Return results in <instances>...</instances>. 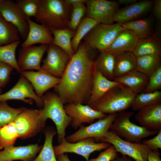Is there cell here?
<instances>
[{
	"label": "cell",
	"mask_w": 161,
	"mask_h": 161,
	"mask_svg": "<svg viewBox=\"0 0 161 161\" xmlns=\"http://www.w3.org/2000/svg\"><path fill=\"white\" fill-rule=\"evenodd\" d=\"M95 50L83 42L71 57L60 82L54 87L64 104L87 103L96 70Z\"/></svg>",
	"instance_id": "1"
},
{
	"label": "cell",
	"mask_w": 161,
	"mask_h": 161,
	"mask_svg": "<svg viewBox=\"0 0 161 161\" xmlns=\"http://www.w3.org/2000/svg\"><path fill=\"white\" fill-rule=\"evenodd\" d=\"M72 7L62 0H40L37 22L50 29L67 28Z\"/></svg>",
	"instance_id": "2"
},
{
	"label": "cell",
	"mask_w": 161,
	"mask_h": 161,
	"mask_svg": "<svg viewBox=\"0 0 161 161\" xmlns=\"http://www.w3.org/2000/svg\"><path fill=\"white\" fill-rule=\"evenodd\" d=\"M42 97L43 108L40 109L41 120L45 123L47 120L49 118L54 122L59 144L65 139L66 130L71 124V119L65 112L64 103L56 93L48 92Z\"/></svg>",
	"instance_id": "3"
},
{
	"label": "cell",
	"mask_w": 161,
	"mask_h": 161,
	"mask_svg": "<svg viewBox=\"0 0 161 161\" xmlns=\"http://www.w3.org/2000/svg\"><path fill=\"white\" fill-rule=\"evenodd\" d=\"M137 95L129 87L120 84L110 89L92 107L105 114L118 113L131 107Z\"/></svg>",
	"instance_id": "4"
},
{
	"label": "cell",
	"mask_w": 161,
	"mask_h": 161,
	"mask_svg": "<svg viewBox=\"0 0 161 161\" xmlns=\"http://www.w3.org/2000/svg\"><path fill=\"white\" fill-rule=\"evenodd\" d=\"M134 113L125 111L118 113L110 129L120 137L133 143H140L144 138L157 134L132 123L130 120Z\"/></svg>",
	"instance_id": "5"
},
{
	"label": "cell",
	"mask_w": 161,
	"mask_h": 161,
	"mask_svg": "<svg viewBox=\"0 0 161 161\" xmlns=\"http://www.w3.org/2000/svg\"><path fill=\"white\" fill-rule=\"evenodd\" d=\"M97 141L110 143L114 147L117 152L135 161H148V154L151 150L142 143H133L124 140L111 130H109Z\"/></svg>",
	"instance_id": "6"
},
{
	"label": "cell",
	"mask_w": 161,
	"mask_h": 161,
	"mask_svg": "<svg viewBox=\"0 0 161 161\" xmlns=\"http://www.w3.org/2000/svg\"><path fill=\"white\" fill-rule=\"evenodd\" d=\"M123 29L121 24L119 23H98L84 37V42L92 48L100 52L105 51Z\"/></svg>",
	"instance_id": "7"
},
{
	"label": "cell",
	"mask_w": 161,
	"mask_h": 161,
	"mask_svg": "<svg viewBox=\"0 0 161 161\" xmlns=\"http://www.w3.org/2000/svg\"><path fill=\"white\" fill-rule=\"evenodd\" d=\"M41 117L40 109L24 108L13 121L18 138L27 139L39 132L45 124L41 120Z\"/></svg>",
	"instance_id": "8"
},
{
	"label": "cell",
	"mask_w": 161,
	"mask_h": 161,
	"mask_svg": "<svg viewBox=\"0 0 161 161\" xmlns=\"http://www.w3.org/2000/svg\"><path fill=\"white\" fill-rule=\"evenodd\" d=\"M111 145L107 143H95L92 138L83 139L75 143L68 142L65 139L58 145L54 146V149L56 156L66 153H74L81 156L88 161L92 153L105 149Z\"/></svg>",
	"instance_id": "9"
},
{
	"label": "cell",
	"mask_w": 161,
	"mask_h": 161,
	"mask_svg": "<svg viewBox=\"0 0 161 161\" xmlns=\"http://www.w3.org/2000/svg\"><path fill=\"white\" fill-rule=\"evenodd\" d=\"M117 114H109L89 126H84L81 125L77 131L65 138L66 141L69 143H75L88 138L97 140L109 130Z\"/></svg>",
	"instance_id": "10"
},
{
	"label": "cell",
	"mask_w": 161,
	"mask_h": 161,
	"mask_svg": "<svg viewBox=\"0 0 161 161\" xmlns=\"http://www.w3.org/2000/svg\"><path fill=\"white\" fill-rule=\"evenodd\" d=\"M85 4L86 17L99 23L114 24V17L119 6L117 1L87 0Z\"/></svg>",
	"instance_id": "11"
},
{
	"label": "cell",
	"mask_w": 161,
	"mask_h": 161,
	"mask_svg": "<svg viewBox=\"0 0 161 161\" xmlns=\"http://www.w3.org/2000/svg\"><path fill=\"white\" fill-rule=\"evenodd\" d=\"M12 100H21L30 104H32L34 100L38 106H43L42 97L37 95L31 83L21 75L18 82L12 88L0 95V101Z\"/></svg>",
	"instance_id": "12"
},
{
	"label": "cell",
	"mask_w": 161,
	"mask_h": 161,
	"mask_svg": "<svg viewBox=\"0 0 161 161\" xmlns=\"http://www.w3.org/2000/svg\"><path fill=\"white\" fill-rule=\"evenodd\" d=\"M67 115L71 119V125L75 129L80 127L82 124H91L95 120L105 117L107 115L96 110L88 104L69 103L64 106Z\"/></svg>",
	"instance_id": "13"
},
{
	"label": "cell",
	"mask_w": 161,
	"mask_h": 161,
	"mask_svg": "<svg viewBox=\"0 0 161 161\" xmlns=\"http://www.w3.org/2000/svg\"><path fill=\"white\" fill-rule=\"evenodd\" d=\"M47 55L43 60L41 69L52 75L61 78L71 57L58 47L49 45Z\"/></svg>",
	"instance_id": "14"
},
{
	"label": "cell",
	"mask_w": 161,
	"mask_h": 161,
	"mask_svg": "<svg viewBox=\"0 0 161 161\" xmlns=\"http://www.w3.org/2000/svg\"><path fill=\"white\" fill-rule=\"evenodd\" d=\"M0 14L6 20L18 28L20 38L24 41L27 38L29 26L27 19L16 3L9 0H0Z\"/></svg>",
	"instance_id": "15"
},
{
	"label": "cell",
	"mask_w": 161,
	"mask_h": 161,
	"mask_svg": "<svg viewBox=\"0 0 161 161\" xmlns=\"http://www.w3.org/2000/svg\"><path fill=\"white\" fill-rule=\"evenodd\" d=\"M49 45L41 44L21 47L19 51L17 63L21 71L41 69V63Z\"/></svg>",
	"instance_id": "16"
},
{
	"label": "cell",
	"mask_w": 161,
	"mask_h": 161,
	"mask_svg": "<svg viewBox=\"0 0 161 161\" xmlns=\"http://www.w3.org/2000/svg\"><path fill=\"white\" fill-rule=\"evenodd\" d=\"M20 73L34 88L37 95L42 97L49 89L54 87L60 81V78L54 76L41 69L37 72L25 71Z\"/></svg>",
	"instance_id": "17"
},
{
	"label": "cell",
	"mask_w": 161,
	"mask_h": 161,
	"mask_svg": "<svg viewBox=\"0 0 161 161\" xmlns=\"http://www.w3.org/2000/svg\"><path fill=\"white\" fill-rule=\"evenodd\" d=\"M153 2L151 0H142L119 8L114 15V21L122 24L137 20L150 10Z\"/></svg>",
	"instance_id": "18"
},
{
	"label": "cell",
	"mask_w": 161,
	"mask_h": 161,
	"mask_svg": "<svg viewBox=\"0 0 161 161\" xmlns=\"http://www.w3.org/2000/svg\"><path fill=\"white\" fill-rule=\"evenodd\" d=\"M13 145L6 146L0 151V161H32L42 147L38 144L18 146Z\"/></svg>",
	"instance_id": "19"
},
{
	"label": "cell",
	"mask_w": 161,
	"mask_h": 161,
	"mask_svg": "<svg viewBox=\"0 0 161 161\" xmlns=\"http://www.w3.org/2000/svg\"><path fill=\"white\" fill-rule=\"evenodd\" d=\"M27 21L29 31L26 38L21 44V47L37 44L49 45L53 43V37L49 29L34 22L30 18H27Z\"/></svg>",
	"instance_id": "20"
},
{
	"label": "cell",
	"mask_w": 161,
	"mask_h": 161,
	"mask_svg": "<svg viewBox=\"0 0 161 161\" xmlns=\"http://www.w3.org/2000/svg\"><path fill=\"white\" fill-rule=\"evenodd\" d=\"M135 116L140 126L152 131L161 129V103L139 110Z\"/></svg>",
	"instance_id": "21"
},
{
	"label": "cell",
	"mask_w": 161,
	"mask_h": 161,
	"mask_svg": "<svg viewBox=\"0 0 161 161\" xmlns=\"http://www.w3.org/2000/svg\"><path fill=\"white\" fill-rule=\"evenodd\" d=\"M139 38L132 30L124 29L116 36L106 50L114 55L124 52H133Z\"/></svg>",
	"instance_id": "22"
},
{
	"label": "cell",
	"mask_w": 161,
	"mask_h": 161,
	"mask_svg": "<svg viewBox=\"0 0 161 161\" xmlns=\"http://www.w3.org/2000/svg\"><path fill=\"white\" fill-rule=\"evenodd\" d=\"M120 84L109 80L96 69L91 94L87 104L93 106L111 88Z\"/></svg>",
	"instance_id": "23"
},
{
	"label": "cell",
	"mask_w": 161,
	"mask_h": 161,
	"mask_svg": "<svg viewBox=\"0 0 161 161\" xmlns=\"http://www.w3.org/2000/svg\"><path fill=\"white\" fill-rule=\"evenodd\" d=\"M157 32L149 37L139 39L132 52L136 57L148 55L161 56V38Z\"/></svg>",
	"instance_id": "24"
},
{
	"label": "cell",
	"mask_w": 161,
	"mask_h": 161,
	"mask_svg": "<svg viewBox=\"0 0 161 161\" xmlns=\"http://www.w3.org/2000/svg\"><path fill=\"white\" fill-rule=\"evenodd\" d=\"M149 77L137 70L130 72L114 80L131 89L137 94L143 92L149 79Z\"/></svg>",
	"instance_id": "25"
},
{
	"label": "cell",
	"mask_w": 161,
	"mask_h": 161,
	"mask_svg": "<svg viewBox=\"0 0 161 161\" xmlns=\"http://www.w3.org/2000/svg\"><path fill=\"white\" fill-rule=\"evenodd\" d=\"M114 55V79L137 70L136 57L133 52H124Z\"/></svg>",
	"instance_id": "26"
},
{
	"label": "cell",
	"mask_w": 161,
	"mask_h": 161,
	"mask_svg": "<svg viewBox=\"0 0 161 161\" xmlns=\"http://www.w3.org/2000/svg\"><path fill=\"white\" fill-rule=\"evenodd\" d=\"M53 37L52 44L58 47L70 57L75 52L72 46V40L75 31H74L68 28L62 29H50Z\"/></svg>",
	"instance_id": "27"
},
{
	"label": "cell",
	"mask_w": 161,
	"mask_h": 161,
	"mask_svg": "<svg viewBox=\"0 0 161 161\" xmlns=\"http://www.w3.org/2000/svg\"><path fill=\"white\" fill-rule=\"evenodd\" d=\"M57 132L52 127L47 126L45 129V140L40 153L32 161H58L55 154L52 141Z\"/></svg>",
	"instance_id": "28"
},
{
	"label": "cell",
	"mask_w": 161,
	"mask_h": 161,
	"mask_svg": "<svg viewBox=\"0 0 161 161\" xmlns=\"http://www.w3.org/2000/svg\"><path fill=\"white\" fill-rule=\"evenodd\" d=\"M95 61L96 69L108 79H114V55L106 51H101Z\"/></svg>",
	"instance_id": "29"
},
{
	"label": "cell",
	"mask_w": 161,
	"mask_h": 161,
	"mask_svg": "<svg viewBox=\"0 0 161 161\" xmlns=\"http://www.w3.org/2000/svg\"><path fill=\"white\" fill-rule=\"evenodd\" d=\"M161 56L148 55L137 57V70L150 76L161 66Z\"/></svg>",
	"instance_id": "30"
},
{
	"label": "cell",
	"mask_w": 161,
	"mask_h": 161,
	"mask_svg": "<svg viewBox=\"0 0 161 161\" xmlns=\"http://www.w3.org/2000/svg\"><path fill=\"white\" fill-rule=\"evenodd\" d=\"M18 28L0 14V46L20 41Z\"/></svg>",
	"instance_id": "31"
},
{
	"label": "cell",
	"mask_w": 161,
	"mask_h": 161,
	"mask_svg": "<svg viewBox=\"0 0 161 161\" xmlns=\"http://www.w3.org/2000/svg\"><path fill=\"white\" fill-rule=\"evenodd\" d=\"M124 29L132 31L139 39L152 35V23L149 18L137 19L121 24Z\"/></svg>",
	"instance_id": "32"
},
{
	"label": "cell",
	"mask_w": 161,
	"mask_h": 161,
	"mask_svg": "<svg viewBox=\"0 0 161 161\" xmlns=\"http://www.w3.org/2000/svg\"><path fill=\"white\" fill-rule=\"evenodd\" d=\"M161 103V92L159 90L152 92H142L137 94L131 107L134 111Z\"/></svg>",
	"instance_id": "33"
},
{
	"label": "cell",
	"mask_w": 161,
	"mask_h": 161,
	"mask_svg": "<svg viewBox=\"0 0 161 161\" xmlns=\"http://www.w3.org/2000/svg\"><path fill=\"white\" fill-rule=\"evenodd\" d=\"M98 23L96 21L87 17L83 18L78 25L72 40V47L75 52L77 50L82 39Z\"/></svg>",
	"instance_id": "34"
},
{
	"label": "cell",
	"mask_w": 161,
	"mask_h": 161,
	"mask_svg": "<svg viewBox=\"0 0 161 161\" xmlns=\"http://www.w3.org/2000/svg\"><path fill=\"white\" fill-rule=\"evenodd\" d=\"M20 43L19 41L0 46V62L9 65L20 73L21 71L17 63L16 52Z\"/></svg>",
	"instance_id": "35"
},
{
	"label": "cell",
	"mask_w": 161,
	"mask_h": 161,
	"mask_svg": "<svg viewBox=\"0 0 161 161\" xmlns=\"http://www.w3.org/2000/svg\"><path fill=\"white\" fill-rule=\"evenodd\" d=\"M18 138V134L13 122L0 128V149L14 145Z\"/></svg>",
	"instance_id": "36"
},
{
	"label": "cell",
	"mask_w": 161,
	"mask_h": 161,
	"mask_svg": "<svg viewBox=\"0 0 161 161\" xmlns=\"http://www.w3.org/2000/svg\"><path fill=\"white\" fill-rule=\"evenodd\" d=\"M23 108H13L6 101H0V128L13 122Z\"/></svg>",
	"instance_id": "37"
},
{
	"label": "cell",
	"mask_w": 161,
	"mask_h": 161,
	"mask_svg": "<svg viewBox=\"0 0 161 161\" xmlns=\"http://www.w3.org/2000/svg\"><path fill=\"white\" fill-rule=\"evenodd\" d=\"M16 3L27 19L37 16L40 0H18Z\"/></svg>",
	"instance_id": "38"
},
{
	"label": "cell",
	"mask_w": 161,
	"mask_h": 161,
	"mask_svg": "<svg viewBox=\"0 0 161 161\" xmlns=\"http://www.w3.org/2000/svg\"><path fill=\"white\" fill-rule=\"evenodd\" d=\"M86 6L82 4L72 7L70 20L67 28L71 30L75 31L77 27L83 19L86 12Z\"/></svg>",
	"instance_id": "39"
},
{
	"label": "cell",
	"mask_w": 161,
	"mask_h": 161,
	"mask_svg": "<svg viewBox=\"0 0 161 161\" xmlns=\"http://www.w3.org/2000/svg\"><path fill=\"white\" fill-rule=\"evenodd\" d=\"M149 77L143 92H152L158 91L161 88V66Z\"/></svg>",
	"instance_id": "40"
},
{
	"label": "cell",
	"mask_w": 161,
	"mask_h": 161,
	"mask_svg": "<svg viewBox=\"0 0 161 161\" xmlns=\"http://www.w3.org/2000/svg\"><path fill=\"white\" fill-rule=\"evenodd\" d=\"M117 153L114 147L111 145L101 152L97 157L88 161H112L117 157Z\"/></svg>",
	"instance_id": "41"
},
{
	"label": "cell",
	"mask_w": 161,
	"mask_h": 161,
	"mask_svg": "<svg viewBox=\"0 0 161 161\" xmlns=\"http://www.w3.org/2000/svg\"><path fill=\"white\" fill-rule=\"evenodd\" d=\"M14 68L4 63L0 62V87L4 86L8 83L10 76Z\"/></svg>",
	"instance_id": "42"
},
{
	"label": "cell",
	"mask_w": 161,
	"mask_h": 161,
	"mask_svg": "<svg viewBox=\"0 0 161 161\" xmlns=\"http://www.w3.org/2000/svg\"><path fill=\"white\" fill-rule=\"evenodd\" d=\"M151 150L161 148V129L160 130L157 135L153 138L143 141L142 143Z\"/></svg>",
	"instance_id": "43"
},
{
	"label": "cell",
	"mask_w": 161,
	"mask_h": 161,
	"mask_svg": "<svg viewBox=\"0 0 161 161\" xmlns=\"http://www.w3.org/2000/svg\"><path fill=\"white\" fill-rule=\"evenodd\" d=\"M153 15L158 20H161V0H155L154 1L152 7Z\"/></svg>",
	"instance_id": "44"
},
{
	"label": "cell",
	"mask_w": 161,
	"mask_h": 161,
	"mask_svg": "<svg viewBox=\"0 0 161 161\" xmlns=\"http://www.w3.org/2000/svg\"><path fill=\"white\" fill-rule=\"evenodd\" d=\"M148 161H161L160 154L158 149L151 150L148 156Z\"/></svg>",
	"instance_id": "45"
},
{
	"label": "cell",
	"mask_w": 161,
	"mask_h": 161,
	"mask_svg": "<svg viewBox=\"0 0 161 161\" xmlns=\"http://www.w3.org/2000/svg\"><path fill=\"white\" fill-rule=\"evenodd\" d=\"M87 0H65L64 1L68 5L73 7L78 4H85Z\"/></svg>",
	"instance_id": "46"
},
{
	"label": "cell",
	"mask_w": 161,
	"mask_h": 161,
	"mask_svg": "<svg viewBox=\"0 0 161 161\" xmlns=\"http://www.w3.org/2000/svg\"><path fill=\"white\" fill-rule=\"evenodd\" d=\"M138 1L137 0H119L117 2L119 5H124L127 6L132 4Z\"/></svg>",
	"instance_id": "47"
},
{
	"label": "cell",
	"mask_w": 161,
	"mask_h": 161,
	"mask_svg": "<svg viewBox=\"0 0 161 161\" xmlns=\"http://www.w3.org/2000/svg\"><path fill=\"white\" fill-rule=\"evenodd\" d=\"M112 161H135L131 160L127 156L122 155L120 157H117Z\"/></svg>",
	"instance_id": "48"
},
{
	"label": "cell",
	"mask_w": 161,
	"mask_h": 161,
	"mask_svg": "<svg viewBox=\"0 0 161 161\" xmlns=\"http://www.w3.org/2000/svg\"><path fill=\"white\" fill-rule=\"evenodd\" d=\"M58 161H71L66 154H63L56 156Z\"/></svg>",
	"instance_id": "49"
},
{
	"label": "cell",
	"mask_w": 161,
	"mask_h": 161,
	"mask_svg": "<svg viewBox=\"0 0 161 161\" xmlns=\"http://www.w3.org/2000/svg\"><path fill=\"white\" fill-rule=\"evenodd\" d=\"M2 91L1 89V87H0V95L1 94Z\"/></svg>",
	"instance_id": "50"
}]
</instances>
